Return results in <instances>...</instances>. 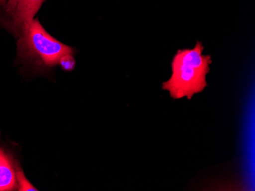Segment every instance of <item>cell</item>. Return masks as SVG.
I'll list each match as a JSON object with an SVG mask.
<instances>
[{"label": "cell", "instance_id": "6da1fadb", "mask_svg": "<svg viewBox=\"0 0 255 191\" xmlns=\"http://www.w3.org/2000/svg\"><path fill=\"white\" fill-rule=\"evenodd\" d=\"M17 46V58L23 68L41 75L50 73L63 56L74 51L71 47L51 36L38 18L23 28Z\"/></svg>", "mask_w": 255, "mask_h": 191}, {"label": "cell", "instance_id": "7a4b0ae2", "mask_svg": "<svg viewBox=\"0 0 255 191\" xmlns=\"http://www.w3.org/2000/svg\"><path fill=\"white\" fill-rule=\"evenodd\" d=\"M203 43L197 41L192 49H180L173 56L170 79L163 83L162 88L170 92L173 99L193 95L203 92L207 87L206 75L210 72L211 56L204 55Z\"/></svg>", "mask_w": 255, "mask_h": 191}, {"label": "cell", "instance_id": "3957f363", "mask_svg": "<svg viewBox=\"0 0 255 191\" xmlns=\"http://www.w3.org/2000/svg\"><path fill=\"white\" fill-rule=\"evenodd\" d=\"M45 0H7L0 5V27L16 38L23 28L34 19Z\"/></svg>", "mask_w": 255, "mask_h": 191}, {"label": "cell", "instance_id": "277c9868", "mask_svg": "<svg viewBox=\"0 0 255 191\" xmlns=\"http://www.w3.org/2000/svg\"><path fill=\"white\" fill-rule=\"evenodd\" d=\"M18 169L11 155L0 147V191H13L17 188Z\"/></svg>", "mask_w": 255, "mask_h": 191}, {"label": "cell", "instance_id": "5b68a950", "mask_svg": "<svg viewBox=\"0 0 255 191\" xmlns=\"http://www.w3.org/2000/svg\"><path fill=\"white\" fill-rule=\"evenodd\" d=\"M17 188L20 191H38L36 188H34L27 179L25 174L22 171L18 170L17 172Z\"/></svg>", "mask_w": 255, "mask_h": 191}, {"label": "cell", "instance_id": "8992f818", "mask_svg": "<svg viewBox=\"0 0 255 191\" xmlns=\"http://www.w3.org/2000/svg\"><path fill=\"white\" fill-rule=\"evenodd\" d=\"M58 64H59L61 69L66 71V72H71V71L74 70L76 65V61L73 54H67L63 56Z\"/></svg>", "mask_w": 255, "mask_h": 191}, {"label": "cell", "instance_id": "52a82bcc", "mask_svg": "<svg viewBox=\"0 0 255 191\" xmlns=\"http://www.w3.org/2000/svg\"><path fill=\"white\" fill-rule=\"evenodd\" d=\"M6 2L7 0H0V5H4Z\"/></svg>", "mask_w": 255, "mask_h": 191}]
</instances>
